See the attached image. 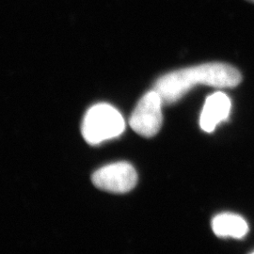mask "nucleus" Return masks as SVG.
Masks as SVG:
<instances>
[{
	"label": "nucleus",
	"mask_w": 254,
	"mask_h": 254,
	"mask_svg": "<svg viewBox=\"0 0 254 254\" xmlns=\"http://www.w3.org/2000/svg\"><path fill=\"white\" fill-rule=\"evenodd\" d=\"M126 127L125 120L117 109L107 104L92 107L82 124V135L91 145L120 136Z\"/></svg>",
	"instance_id": "obj_2"
},
{
	"label": "nucleus",
	"mask_w": 254,
	"mask_h": 254,
	"mask_svg": "<svg viewBox=\"0 0 254 254\" xmlns=\"http://www.w3.org/2000/svg\"><path fill=\"white\" fill-rule=\"evenodd\" d=\"M253 254H254V253H253Z\"/></svg>",
	"instance_id": "obj_8"
},
{
	"label": "nucleus",
	"mask_w": 254,
	"mask_h": 254,
	"mask_svg": "<svg viewBox=\"0 0 254 254\" xmlns=\"http://www.w3.org/2000/svg\"><path fill=\"white\" fill-rule=\"evenodd\" d=\"M231 107L232 103L227 94L218 91L209 95L200 114L201 129L207 133L213 132L218 124L227 120Z\"/></svg>",
	"instance_id": "obj_5"
},
{
	"label": "nucleus",
	"mask_w": 254,
	"mask_h": 254,
	"mask_svg": "<svg viewBox=\"0 0 254 254\" xmlns=\"http://www.w3.org/2000/svg\"><path fill=\"white\" fill-rule=\"evenodd\" d=\"M248 1H250V2H252V3H254V0H248Z\"/></svg>",
	"instance_id": "obj_7"
},
{
	"label": "nucleus",
	"mask_w": 254,
	"mask_h": 254,
	"mask_svg": "<svg viewBox=\"0 0 254 254\" xmlns=\"http://www.w3.org/2000/svg\"><path fill=\"white\" fill-rule=\"evenodd\" d=\"M241 80V73L235 67L221 63H210L167 73L154 84V90L160 95L163 104H173L181 99L194 86L234 88Z\"/></svg>",
	"instance_id": "obj_1"
},
{
	"label": "nucleus",
	"mask_w": 254,
	"mask_h": 254,
	"mask_svg": "<svg viewBox=\"0 0 254 254\" xmlns=\"http://www.w3.org/2000/svg\"><path fill=\"white\" fill-rule=\"evenodd\" d=\"M212 229L219 237L241 239L248 234L249 226L244 218L234 213H222L212 220Z\"/></svg>",
	"instance_id": "obj_6"
},
{
	"label": "nucleus",
	"mask_w": 254,
	"mask_h": 254,
	"mask_svg": "<svg viewBox=\"0 0 254 254\" xmlns=\"http://www.w3.org/2000/svg\"><path fill=\"white\" fill-rule=\"evenodd\" d=\"M162 104L160 95L154 90L147 92L137 103L131 116V128L144 137L155 136L162 126Z\"/></svg>",
	"instance_id": "obj_3"
},
{
	"label": "nucleus",
	"mask_w": 254,
	"mask_h": 254,
	"mask_svg": "<svg viewBox=\"0 0 254 254\" xmlns=\"http://www.w3.org/2000/svg\"><path fill=\"white\" fill-rule=\"evenodd\" d=\"M93 185L110 193H127L136 187L137 174L131 164L118 162L101 168L92 175Z\"/></svg>",
	"instance_id": "obj_4"
}]
</instances>
